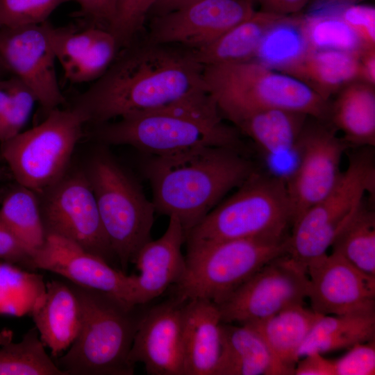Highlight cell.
Returning <instances> with one entry per match:
<instances>
[{
	"instance_id": "35",
	"label": "cell",
	"mask_w": 375,
	"mask_h": 375,
	"mask_svg": "<svg viewBox=\"0 0 375 375\" xmlns=\"http://www.w3.org/2000/svg\"><path fill=\"white\" fill-rule=\"evenodd\" d=\"M36 327L0 349V375H66L44 349Z\"/></svg>"
},
{
	"instance_id": "36",
	"label": "cell",
	"mask_w": 375,
	"mask_h": 375,
	"mask_svg": "<svg viewBox=\"0 0 375 375\" xmlns=\"http://www.w3.org/2000/svg\"><path fill=\"white\" fill-rule=\"evenodd\" d=\"M157 0H117L114 19L108 30L120 48L138 39Z\"/></svg>"
},
{
	"instance_id": "3",
	"label": "cell",
	"mask_w": 375,
	"mask_h": 375,
	"mask_svg": "<svg viewBox=\"0 0 375 375\" xmlns=\"http://www.w3.org/2000/svg\"><path fill=\"white\" fill-rule=\"evenodd\" d=\"M222 117L203 89L160 108L95 125L92 133L103 143L131 146L150 156L208 146L242 150L238 130Z\"/></svg>"
},
{
	"instance_id": "12",
	"label": "cell",
	"mask_w": 375,
	"mask_h": 375,
	"mask_svg": "<svg viewBox=\"0 0 375 375\" xmlns=\"http://www.w3.org/2000/svg\"><path fill=\"white\" fill-rule=\"evenodd\" d=\"M307 270L288 253L269 261L217 305L222 322L240 325L265 319L308 299Z\"/></svg>"
},
{
	"instance_id": "33",
	"label": "cell",
	"mask_w": 375,
	"mask_h": 375,
	"mask_svg": "<svg viewBox=\"0 0 375 375\" xmlns=\"http://www.w3.org/2000/svg\"><path fill=\"white\" fill-rule=\"evenodd\" d=\"M43 276L0 260V315H31L43 297Z\"/></svg>"
},
{
	"instance_id": "43",
	"label": "cell",
	"mask_w": 375,
	"mask_h": 375,
	"mask_svg": "<svg viewBox=\"0 0 375 375\" xmlns=\"http://www.w3.org/2000/svg\"><path fill=\"white\" fill-rule=\"evenodd\" d=\"M295 375H335L333 360L321 353H312L299 358L294 367Z\"/></svg>"
},
{
	"instance_id": "32",
	"label": "cell",
	"mask_w": 375,
	"mask_h": 375,
	"mask_svg": "<svg viewBox=\"0 0 375 375\" xmlns=\"http://www.w3.org/2000/svg\"><path fill=\"white\" fill-rule=\"evenodd\" d=\"M309 51L302 16L287 15L268 29L254 58L265 66L279 72Z\"/></svg>"
},
{
	"instance_id": "8",
	"label": "cell",
	"mask_w": 375,
	"mask_h": 375,
	"mask_svg": "<svg viewBox=\"0 0 375 375\" xmlns=\"http://www.w3.org/2000/svg\"><path fill=\"white\" fill-rule=\"evenodd\" d=\"M289 238V237H288ZM283 241L233 239L187 247L185 270L175 297L219 305L272 259L288 253Z\"/></svg>"
},
{
	"instance_id": "15",
	"label": "cell",
	"mask_w": 375,
	"mask_h": 375,
	"mask_svg": "<svg viewBox=\"0 0 375 375\" xmlns=\"http://www.w3.org/2000/svg\"><path fill=\"white\" fill-rule=\"evenodd\" d=\"M49 22L0 28V58L47 112L65 103L57 79Z\"/></svg>"
},
{
	"instance_id": "17",
	"label": "cell",
	"mask_w": 375,
	"mask_h": 375,
	"mask_svg": "<svg viewBox=\"0 0 375 375\" xmlns=\"http://www.w3.org/2000/svg\"><path fill=\"white\" fill-rule=\"evenodd\" d=\"M187 300L174 297L144 312L128 355L151 375H183L182 326Z\"/></svg>"
},
{
	"instance_id": "30",
	"label": "cell",
	"mask_w": 375,
	"mask_h": 375,
	"mask_svg": "<svg viewBox=\"0 0 375 375\" xmlns=\"http://www.w3.org/2000/svg\"><path fill=\"white\" fill-rule=\"evenodd\" d=\"M0 218L31 256L45 244L39 196L31 189L18 184L9 190L1 201Z\"/></svg>"
},
{
	"instance_id": "47",
	"label": "cell",
	"mask_w": 375,
	"mask_h": 375,
	"mask_svg": "<svg viewBox=\"0 0 375 375\" xmlns=\"http://www.w3.org/2000/svg\"><path fill=\"white\" fill-rule=\"evenodd\" d=\"M362 0H315L312 9L334 7L348 3H358Z\"/></svg>"
},
{
	"instance_id": "25",
	"label": "cell",
	"mask_w": 375,
	"mask_h": 375,
	"mask_svg": "<svg viewBox=\"0 0 375 375\" xmlns=\"http://www.w3.org/2000/svg\"><path fill=\"white\" fill-rule=\"evenodd\" d=\"M359 55L339 50H312L279 72L298 79L329 101L344 87L358 81Z\"/></svg>"
},
{
	"instance_id": "2",
	"label": "cell",
	"mask_w": 375,
	"mask_h": 375,
	"mask_svg": "<svg viewBox=\"0 0 375 375\" xmlns=\"http://www.w3.org/2000/svg\"><path fill=\"white\" fill-rule=\"evenodd\" d=\"M256 170L242 150L215 146L150 156L143 166L156 212L176 217L185 235Z\"/></svg>"
},
{
	"instance_id": "6",
	"label": "cell",
	"mask_w": 375,
	"mask_h": 375,
	"mask_svg": "<svg viewBox=\"0 0 375 375\" xmlns=\"http://www.w3.org/2000/svg\"><path fill=\"white\" fill-rule=\"evenodd\" d=\"M293 225L286 185L255 171L185 235L187 247L233 239L283 241Z\"/></svg>"
},
{
	"instance_id": "38",
	"label": "cell",
	"mask_w": 375,
	"mask_h": 375,
	"mask_svg": "<svg viewBox=\"0 0 375 375\" xmlns=\"http://www.w3.org/2000/svg\"><path fill=\"white\" fill-rule=\"evenodd\" d=\"M71 0H0V28L38 24Z\"/></svg>"
},
{
	"instance_id": "44",
	"label": "cell",
	"mask_w": 375,
	"mask_h": 375,
	"mask_svg": "<svg viewBox=\"0 0 375 375\" xmlns=\"http://www.w3.org/2000/svg\"><path fill=\"white\" fill-rule=\"evenodd\" d=\"M310 0H258L263 11L281 15H290L299 12Z\"/></svg>"
},
{
	"instance_id": "22",
	"label": "cell",
	"mask_w": 375,
	"mask_h": 375,
	"mask_svg": "<svg viewBox=\"0 0 375 375\" xmlns=\"http://www.w3.org/2000/svg\"><path fill=\"white\" fill-rule=\"evenodd\" d=\"M310 117L282 109H269L251 113L234 124L249 137L262 153L272 174L276 163L289 159L295 165L298 160V143Z\"/></svg>"
},
{
	"instance_id": "14",
	"label": "cell",
	"mask_w": 375,
	"mask_h": 375,
	"mask_svg": "<svg viewBox=\"0 0 375 375\" xmlns=\"http://www.w3.org/2000/svg\"><path fill=\"white\" fill-rule=\"evenodd\" d=\"M246 0H201L153 16L147 40L188 50L203 47L256 10Z\"/></svg>"
},
{
	"instance_id": "51",
	"label": "cell",
	"mask_w": 375,
	"mask_h": 375,
	"mask_svg": "<svg viewBox=\"0 0 375 375\" xmlns=\"http://www.w3.org/2000/svg\"><path fill=\"white\" fill-rule=\"evenodd\" d=\"M0 174H1V169H0Z\"/></svg>"
},
{
	"instance_id": "40",
	"label": "cell",
	"mask_w": 375,
	"mask_h": 375,
	"mask_svg": "<svg viewBox=\"0 0 375 375\" xmlns=\"http://www.w3.org/2000/svg\"><path fill=\"white\" fill-rule=\"evenodd\" d=\"M342 357L333 360L335 375H374L375 340L357 344Z\"/></svg>"
},
{
	"instance_id": "39",
	"label": "cell",
	"mask_w": 375,
	"mask_h": 375,
	"mask_svg": "<svg viewBox=\"0 0 375 375\" xmlns=\"http://www.w3.org/2000/svg\"><path fill=\"white\" fill-rule=\"evenodd\" d=\"M365 49L375 48V8L358 3L334 6Z\"/></svg>"
},
{
	"instance_id": "4",
	"label": "cell",
	"mask_w": 375,
	"mask_h": 375,
	"mask_svg": "<svg viewBox=\"0 0 375 375\" xmlns=\"http://www.w3.org/2000/svg\"><path fill=\"white\" fill-rule=\"evenodd\" d=\"M82 312L78 334L65 354L52 358L66 375H131L128 355L140 321V306L69 281Z\"/></svg>"
},
{
	"instance_id": "42",
	"label": "cell",
	"mask_w": 375,
	"mask_h": 375,
	"mask_svg": "<svg viewBox=\"0 0 375 375\" xmlns=\"http://www.w3.org/2000/svg\"><path fill=\"white\" fill-rule=\"evenodd\" d=\"M71 1L78 4L80 10L77 15L83 17L90 26L109 28L115 15L117 0Z\"/></svg>"
},
{
	"instance_id": "7",
	"label": "cell",
	"mask_w": 375,
	"mask_h": 375,
	"mask_svg": "<svg viewBox=\"0 0 375 375\" xmlns=\"http://www.w3.org/2000/svg\"><path fill=\"white\" fill-rule=\"evenodd\" d=\"M101 222L123 272L151 240L156 209L138 183L108 153L100 151L84 171Z\"/></svg>"
},
{
	"instance_id": "45",
	"label": "cell",
	"mask_w": 375,
	"mask_h": 375,
	"mask_svg": "<svg viewBox=\"0 0 375 375\" xmlns=\"http://www.w3.org/2000/svg\"><path fill=\"white\" fill-rule=\"evenodd\" d=\"M358 81L375 85V48L365 49L360 53Z\"/></svg>"
},
{
	"instance_id": "31",
	"label": "cell",
	"mask_w": 375,
	"mask_h": 375,
	"mask_svg": "<svg viewBox=\"0 0 375 375\" xmlns=\"http://www.w3.org/2000/svg\"><path fill=\"white\" fill-rule=\"evenodd\" d=\"M362 272L375 277V212L363 202L344 225L331 247Z\"/></svg>"
},
{
	"instance_id": "9",
	"label": "cell",
	"mask_w": 375,
	"mask_h": 375,
	"mask_svg": "<svg viewBox=\"0 0 375 375\" xmlns=\"http://www.w3.org/2000/svg\"><path fill=\"white\" fill-rule=\"evenodd\" d=\"M352 153L333 188L294 224L288 253L307 269L327 253L336 235L358 211L367 194L374 196L375 165L372 147Z\"/></svg>"
},
{
	"instance_id": "10",
	"label": "cell",
	"mask_w": 375,
	"mask_h": 375,
	"mask_svg": "<svg viewBox=\"0 0 375 375\" xmlns=\"http://www.w3.org/2000/svg\"><path fill=\"white\" fill-rule=\"evenodd\" d=\"M85 124L71 108H57L40 124L1 142V156L17 184L40 194L60 180Z\"/></svg>"
},
{
	"instance_id": "26",
	"label": "cell",
	"mask_w": 375,
	"mask_h": 375,
	"mask_svg": "<svg viewBox=\"0 0 375 375\" xmlns=\"http://www.w3.org/2000/svg\"><path fill=\"white\" fill-rule=\"evenodd\" d=\"M328 120L349 147L375 145V85L353 81L340 90L330 103Z\"/></svg>"
},
{
	"instance_id": "24",
	"label": "cell",
	"mask_w": 375,
	"mask_h": 375,
	"mask_svg": "<svg viewBox=\"0 0 375 375\" xmlns=\"http://www.w3.org/2000/svg\"><path fill=\"white\" fill-rule=\"evenodd\" d=\"M221 353L213 375H289L253 328L221 324Z\"/></svg>"
},
{
	"instance_id": "34",
	"label": "cell",
	"mask_w": 375,
	"mask_h": 375,
	"mask_svg": "<svg viewBox=\"0 0 375 375\" xmlns=\"http://www.w3.org/2000/svg\"><path fill=\"white\" fill-rule=\"evenodd\" d=\"M302 23L310 51L332 49L360 53L365 49L335 7L311 9L302 16Z\"/></svg>"
},
{
	"instance_id": "37",
	"label": "cell",
	"mask_w": 375,
	"mask_h": 375,
	"mask_svg": "<svg viewBox=\"0 0 375 375\" xmlns=\"http://www.w3.org/2000/svg\"><path fill=\"white\" fill-rule=\"evenodd\" d=\"M10 100L0 126V142L19 133L28 120L36 97L31 88L15 75L8 78Z\"/></svg>"
},
{
	"instance_id": "41",
	"label": "cell",
	"mask_w": 375,
	"mask_h": 375,
	"mask_svg": "<svg viewBox=\"0 0 375 375\" xmlns=\"http://www.w3.org/2000/svg\"><path fill=\"white\" fill-rule=\"evenodd\" d=\"M0 260L35 272L31 254L0 218Z\"/></svg>"
},
{
	"instance_id": "20",
	"label": "cell",
	"mask_w": 375,
	"mask_h": 375,
	"mask_svg": "<svg viewBox=\"0 0 375 375\" xmlns=\"http://www.w3.org/2000/svg\"><path fill=\"white\" fill-rule=\"evenodd\" d=\"M184 242L185 232L180 222L174 216L169 217L163 235L147 242L133 260L139 274H134L131 305L146 304L181 281L185 270V258L181 252Z\"/></svg>"
},
{
	"instance_id": "5",
	"label": "cell",
	"mask_w": 375,
	"mask_h": 375,
	"mask_svg": "<svg viewBox=\"0 0 375 375\" xmlns=\"http://www.w3.org/2000/svg\"><path fill=\"white\" fill-rule=\"evenodd\" d=\"M206 92L233 124L258 111L282 109L328 119L330 103L298 79L250 60L205 66Z\"/></svg>"
},
{
	"instance_id": "19",
	"label": "cell",
	"mask_w": 375,
	"mask_h": 375,
	"mask_svg": "<svg viewBox=\"0 0 375 375\" xmlns=\"http://www.w3.org/2000/svg\"><path fill=\"white\" fill-rule=\"evenodd\" d=\"M48 31L56 56L65 76L71 83L94 82L110 67L120 47L107 28L88 26L83 31L74 26L55 27Z\"/></svg>"
},
{
	"instance_id": "46",
	"label": "cell",
	"mask_w": 375,
	"mask_h": 375,
	"mask_svg": "<svg viewBox=\"0 0 375 375\" xmlns=\"http://www.w3.org/2000/svg\"><path fill=\"white\" fill-rule=\"evenodd\" d=\"M199 1L201 0H157L151 12L154 13V16L165 14Z\"/></svg>"
},
{
	"instance_id": "1",
	"label": "cell",
	"mask_w": 375,
	"mask_h": 375,
	"mask_svg": "<svg viewBox=\"0 0 375 375\" xmlns=\"http://www.w3.org/2000/svg\"><path fill=\"white\" fill-rule=\"evenodd\" d=\"M202 68L188 49L138 38L70 108L94 126L154 110L205 89Z\"/></svg>"
},
{
	"instance_id": "11",
	"label": "cell",
	"mask_w": 375,
	"mask_h": 375,
	"mask_svg": "<svg viewBox=\"0 0 375 375\" xmlns=\"http://www.w3.org/2000/svg\"><path fill=\"white\" fill-rule=\"evenodd\" d=\"M38 196L47 235H57L71 241L112 265L117 258L84 171L66 173Z\"/></svg>"
},
{
	"instance_id": "23",
	"label": "cell",
	"mask_w": 375,
	"mask_h": 375,
	"mask_svg": "<svg viewBox=\"0 0 375 375\" xmlns=\"http://www.w3.org/2000/svg\"><path fill=\"white\" fill-rule=\"evenodd\" d=\"M44 346L56 358L69 348L81 325V307L69 282L52 280L31 315Z\"/></svg>"
},
{
	"instance_id": "49",
	"label": "cell",
	"mask_w": 375,
	"mask_h": 375,
	"mask_svg": "<svg viewBox=\"0 0 375 375\" xmlns=\"http://www.w3.org/2000/svg\"><path fill=\"white\" fill-rule=\"evenodd\" d=\"M12 75L10 69L0 58V80L6 78Z\"/></svg>"
},
{
	"instance_id": "27",
	"label": "cell",
	"mask_w": 375,
	"mask_h": 375,
	"mask_svg": "<svg viewBox=\"0 0 375 375\" xmlns=\"http://www.w3.org/2000/svg\"><path fill=\"white\" fill-rule=\"evenodd\" d=\"M285 16L256 11L209 44L189 51L202 67L253 60L268 29Z\"/></svg>"
},
{
	"instance_id": "16",
	"label": "cell",
	"mask_w": 375,
	"mask_h": 375,
	"mask_svg": "<svg viewBox=\"0 0 375 375\" xmlns=\"http://www.w3.org/2000/svg\"><path fill=\"white\" fill-rule=\"evenodd\" d=\"M308 299L321 315L375 313V277L335 252L326 253L307 267Z\"/></svg>"
},
{
	"instance_id": "18",
	"label": "cell",
	"mask_w": 375,
	"mask_h": 375,
	"mask_svg": "<svg viewBox=\"0 0 375 375\" xmlns=\"http://www.w3.org/2000/svg\"><path fill=\"white\" fill-rule=\"evenodd\" d=\"M32 258L36 269L59 274L73 283L109 293L131 305L134 274L127 275L71 241L49 235Z\"/></svg>"
},
{
	"instance_id": "21",
	"label": "cell",
	"mask_w": 375,
	"mask_h": 375,
	"mask_svg": "<svg viewBox=\"0 0 375 375\" xmlns=\"http://www.w3.org/2000/svg\"><path fill=\"white\" fill-rule=\"evenodd\" d=\"M221 315L214 302L187 300L183 307V375H213L221 353Z\"/></svg>"
},
{
	"instance_id": "13",
	"label": "cell",
	"mask_w": 375,
	"mask_h": 375,
	"mask_svg": "<svg viewBox=\"0 0 375 375\" xmlns=\"http://www.w3.org/2000/svg\"><path fill=\"white\" fill-rule=\"evenodd\" d=\"M314 119L304 126L296 167L285 181L293 225L333 188L342 172L343 153L349 147L331 126Z\"/></svg>"
},
{
	"instance_id": "48",
	"label": "cell",
	"mask_w": 375,
	"mask_h": 375,
	"mask_svg": "<svg viewBox=\"0 0 375 375\" xmlns=\"http://www.w3.org/2000/svg\"><path fill=\"white\" fill-rule=\"evenodd\" d=\"M13 332L9 329L0 331V345L3 346L12 340Z\"/></svg>"
},
{
	"instance_id": "29",
	"label": "cell",
	"mask_w": 375,
	"mask_h": 375,
	"mask_svg": "<svg viewBox=\"0 0 375 375\" xmlns=\"http://www.w3.org/2000/svg\"><path fill=\"white\" fill-rule=\"evenodd\" d=\"M374 339L375 313L321 315L301 346L298 356L349 349Z\"/></svg>"
},
{
	"instance_id": "50",
	"label": "cell",
	"mask_w": 375,
	"mask_h": 375,
	"mask_svg": "<svg viewBox=\"0 0 375 375\" xmlns=\"http://www.w3.org/2000/svg\"><path fill=\"white\" fill-rule=\"evenodd\" d=\"M246 1H249V2H251V3H253V4H254L256 2H258V0H246Z\"/></svg>"
},
{
	"instance_id": "28",
	"label": "cell",
	"mask_w": 375,
	"mask_h": 375,
	"mask_svg": "<svg viewBox=\"0 0 375 375\" xmlns=\"http://www.w3.org/2000/svg\"><path fill=\"white\" fill-rule=\"evenodd\" d=\"M320 316L304 305H297L265 319L242 325L262 337L278 362L291 375L299 359V350Z\"/></svg>"
}]
</instances>
